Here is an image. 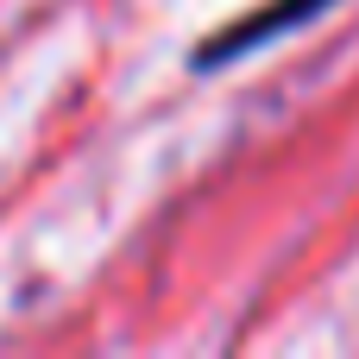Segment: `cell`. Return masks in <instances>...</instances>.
I'll return each mask as SVG.
<instances>
[{
  "label": "cell",
  "instance_id": "cell-1",
  "mask_svg": "<svg viewBox=\"0 0 359 359\" xmlns=\"http://www.w3.org/2000/svg\"><path fill=\"white\" fill-rule=\"evenodd\" d=\"M328 6H334V0H265V6H252V13H240L233 25L208 32V38L189 50V69H227V63L252 57L259 44H271V38H284V32L322 19Z\"/></svg>",
  "mask_w": 359,
  "mask_h": 359
}]
</instances>
